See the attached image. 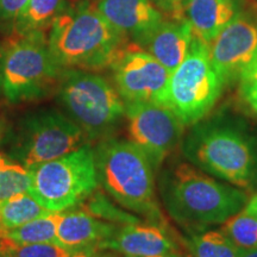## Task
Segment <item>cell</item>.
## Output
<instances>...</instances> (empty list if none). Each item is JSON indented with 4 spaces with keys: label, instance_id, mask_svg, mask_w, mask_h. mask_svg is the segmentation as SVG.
<instances>
[{
    "label": "cell",
    "instance_id": "23",
    "mask_svg": "<svg viewBox=\"0 0 257 257\" xmlns=\"http://www.w3.org/2000/svg\"><path fill=\"white\" fill-rule=\"evenodd\" d=\"M31 174L27 167L0 155V204L19 193L29 192Z\"/></svg>",
    "mask_w": 257,
    "mask_h": 257
},
{
    "label": "cell",
    "instance_id": "31",
    "mask_svg": "<svg viewBox=\"0 0 257 257\" xmlns=\"http://www.w3.org/2000/svg\"><path fill=\"white\" fill-rule=\"evenodd\" d=\"M130 257V256H125ZM141 257H181L178 252H170V253H162V255H152V256H141Z\"/></svg>",
    "mask_w": 257,
    "mask_h": 257
},
{
    "label": "cell",
    "instance_id": "12",
    "mask_svg": "<svg viewBox=\"0 0 257 257\" xmlns=\"http://www.w3.org/2000/svg\"><path fill=\"white\" fill-rule=\"evenodd\" d=\"M114 87L126 102L165 105L170 72L136 44L128 46L111 66Z\"/></svg>",
    "mask_w": 257,
    "mask_h": 257
},
{
    "label": "cell",
    "instance_id": "35",
    "mask_svg": "<svg viewBox=\"0 0 257 257\" xmlns=\"http://www.w3.org/2000/svg\"><path fill=\"white\" fill-rule=\"evenodd\" d=\"M3 135H4V126H3V124L0 123V143H2L3 141Z\"/></svg>",
    "mask_w": 257,
    "mask_h": 257
},
{
    "label": "cell",
    "instance_id": "20",
    "mask_svg": "<svg viewBox=\"0 0 257 257\" xmlns=\"http://www.w3.org/2000/svg\"><path fill=\"white\" fill-rule=\"evenodd\" d=\"M61 214L62 212H49L16 229L5 231L0 234V238H6L16 244L57 243V226Z\"/></svg>",
    "mask_w": 257,
    "mask_h": 257
},
{
    "label": "cell",
    "instance_id": "9",
    "mask_svg": "<svg viewBox=\"0 0 257 257\" xmlns=\"http://www.w3.org/2000/svg\"><path fill=\"white\" fill-rule=\"evenodd\" d=\"M223 88L212 67L208 46L194 37L187 56L170 73L165 105L185 126H192L206 118L220 98Z\"/></svg>",
    "mask_w": 257,
    "mask_h": 257
},
{
    "label": "cell",
    "instance_id": "7",
    "mask_svg": "<svg viewBox=\"0 0 257 257\" xmlns=\"http://www.w3.org/2000/svg\"><path fill=\"white\" fill-rule=\"evenodd\" d=\"M29 170V193L50 212H63L78 206L95 193L99 186L94 148L88 143Z\"/></svg>",
    "mask_w": 257,
    "mask_h": 257
},
{
    "label": "cell",
    "instance_id": "8",
    "mask_svg": "<svg viewBox=\"0 0 257 257\" xmlns=\"http://www.w3.org/2000/svg\"><path fill=\"white\" fill-rule=\"evenodd\" d=\"M61 73L44 34L17 36L3 50L2 92L12 104L37 100L49 94L57 87Z\"/></svg>",
    "mask_w": 257,
    "mask_h": 257
},
{
    "label": "cell",
    "instance_id": "3",
    "mask_svg": "<svg viewBox=\"0 0 257 257\" xmlns=\"http://www.w3.org/2000/svg\"><path fill=\"white\" fill-rule=\"evenodd\" d=\"M128 38L87 3L67 8L51 24L48 48L61 69L108 68L128 47Z\"/></svg>",
    "mask_w": 257,
    "mask_h": 257
},
{
    "label": "cell",
    "instance_id": "32",
    "mask_svg": "<svg viewBox=\"0 0 257 257\" xmlns=\"http://www.w3.org/2000/svg\"><path fill=\"white\" fill-rule=\"evenodd\" d=\"M0 257H15L12 253H10L8 250L4 249V246L0 244Z\"/></svg>",
    "mask_w": 257,
    "mask_h": 257
},
{
    "label": "cell",
    "instance_id": "24",
    "mask_svg": "<svg viewBox=\"0 0 257 257\" xmlns=\"http://www.w3.org/2000/svg\"><path fill=\"white\" fill-rule=\"evenodd\" d=\"M0 244L15 257H72L73 251L57 243L16 244L0 238Z\"/></svg>",
    "mask_w": 257,
    "mask_h": 257
},
{
    "label": "cell",
    "instance_id": "30",
    "mask_svg": "<svg viewBox=\"0 0 257 257\" xmlns=\"http://www.w3.org/2000/svg\"><path fill=\"white\" fill-rule=\"evenodd\" d=\"M244 208L248 212H250L252 216H255L257 218V194L252 195L251 198H249V200L246 202Z\"/></svg>",
    "mask_w": 257,
    "mask_h": 257
},
{
    "label": "cell",
    "instance_id": "15",
    "mask_svg": "<svg viewBox=\"0 0 257 257\" xmlns=\"http://www.w3.org/2000/svg\"><path fill=\"white\" fill-rule=\"evenodd\" d=\"M193 38L191 25L184 17L172 21L163 19L138 47L155 57L172 73L187 56Z\"/></svg>",
    "mask_w": 257,
    "mask_h": 257
},
{
    "label": "cell",
    "instance_id": "25",
    "mask_svg": "<svg viewBox=\"0 0 257 257\" xmlns=\"http://www.w3.org/2000/svg\"><path fill=\"white\" fill-rule=\"evenodd\" d=\"M91 201H89L87 210L93 216L100 218L102 220H108L110 223H121V224H131L141 221L140 218L133 216L127 212H121L117 210L113 205H111L102 195L93 194L91 195Z\"/></svg>",
    "mask_w": 257,
    "mask_h": 257
},
{
    "label": "cell",
    "instance_id": "10",
    "mask_svg": "<svg viewBox=\"0 0 257 257\" xmlns=\"http://www.w3.org/2000/svg\"><path fill=\"white\" fill-rule=\"evenodd\" d=\"M125 119L128 140L159 169L179 146L185 125L168 106L152 101L126 102Z\"/></svg>",
    "mask_w": 257,
    "mask_h": 257
},
{
    "label": "cell",
    "instance_id": "33",
    "mask_svg": "<svg viewBox=\"0 0 257 257\" xmlns=\"http://www.w3.org/2000/svg\"><path fill=\"white\" fill-rule=\"evenodd\" d=\"M240 257H257V249L250 250V251H244V252H242Z\"/></svg>",
    "mask_w": 257,
    "mask_h": 257
},
{
    "label": "cell",
    "instance_id": "4",
    "mask_svg": "<svg viewBox=\"0 0 257 257\" xmlns=\"http://www.w3.org/2000/svg\"><path fill=\"white\" fill-rule=\"evenodd\" d=\"M98 181L110 197L133 213L166 224L155 188V169L130 140L107 137L94 148Z\"/></svg>",
    "mask_w": 257,
    "mask_h": 257
},
{
    "label": "cell",
    "instance_id": "1",
    "mask_svg": "<svg viewBox=\"0 0 257 257\" xmlns=\"http://www.w3.org/2000/svg\"><path fill=\"white\" fill-rule=\"evenodd\" d=\"M182 153L193 166L245 191L257 182V135L239 118L214 115L192 125Z\"/></svg>",
    "mask_w": 257,
    "mask_h": 257
},
{
    "label": "cell",
    "instance_id": "29",
    "mask_svg": "<svg viewBox=\"0 0 257 257\" xmlns=\"http://www.w3.org/2000/svg\"><path fill=\"white\" fill-rule=\"evenodd\" d=\"M102 251L104 250L98 248L76 250V251H73L72 257H113L110 253H105Z\"/></svg>",
    "mask_w": 257,
    "mask_h": 257
},
{
    "label": "cell",
    "instance_id": "21",
    "mask_svg": "<svg viewBox=\"0 0 257 257\" xmlns=\"http://www.w3.org/2000/svg\"><path fill=\"white\" fill-rule=\"evenodd\" d=\"M192 257H240L237 248L220 230H205L187 239Z\"/></svg>",
    "mask_w": 257,
    "mask_h": 257
},
{
    "label": "cell",
    "instance_id": "26",
    "mask_svg": "<svg viewBox=\"0 0 257 257\" xmlns=\"http://www.w3.org/2000/svg\"><path fill=\"white\" fill-rule=\"evenodd\" d=\"M239 93L249 110L257 117V67L239 80Z\"/></svg>",
    "mask_w": 257,
    "mask_h": 257
},
{
    "label": "cell",
    "instance_id": "17",
    "mask_svg": "<svg viewBox=\"0 0 257 257\" xmlns=\"http://www.w3.org/2000/svg\"><path fill=\"white\" fill-rule=\"evenodd\" d=\"M182 17L194 37L210 44L237 14L236 0H184Z\"/></svg>",
    "mask_w": 257,
    "mask_h": 257
},
{
    "label": "cell",
    "instance_id": "18",
    "mask_svg": "<svg viewBox=\"0 0 257 257\" xmlns=\"http://www.w3.org/2000/svg\"><path fill=\"white\" fill-rule=\"evenodd\" d=\"M68 8L67 0H29L21 15L15 19L17 36L44 34L54 21Z\"/></svg>",
    "mask_w": 257,
    "mask_h": 257
},
{
    "label": "cell",
    "instance_id": "2",
    "mask_svg": "<svg viewBox=\"0 0 257 257\" xmlns=\"http://www.w3.org/2000/svg\"><path fill=\"white\" fill-rule=\"evenodd\" d=\"M163 206L180 226L205 231L221 225L249 200L244 189L214 178L192 163L179 162L160 178Z\"/></svg>",
    "mask_w": 257,
    "mask_h": 257
},
{
    "label": "cell",
    "instance_id": "34",
    "mask_svg": "<svg viewBox=\"0 0 257 257\" xmlns=\"http://www.w3.org/2000/svg\"><path fill=\"white\" fill-rule=\"evenodd\" d=\"M2 61H3V50H0V93H2Z\"/></svg>",
    "mask_w": 257,
    "mask_h": 257
},
{
    "label": "cell",
    "instance_id": "37",
    "mask_svg": "<svg viewBox=\"0 0 257 257\" xmlns=\"http://www.w3.org/2000/svg\"><path fill=\"white\" fill-rule=\"evenodd\" d=\"M256 23H257V21H256Z\"/></svg>",
    "mask_w": 257,
    "mask_h": 257
},
{
    "label": "cell",
    "instance_id": "14",
    "mask_svg": "<svg viewBox=\"0 0 257 257\" xmlns=\"http://www.w3.org/2000/svg\"><path fill=\"white\" fill-rule=\"evenodd\" d=\"M95 8L136 46L165 19L152 0H98Z\"/></svg>",
    "mask_w": 257,
    "mask_h": 257
},
{
    "label": "cell",
    "instance_id": "36",
    "mask_svg": "<svg viewBox=\"0 0 257 257\" xmlns=\"http://www.w3.org/2000/svg\"><path fill=\"white\" fill-rule=\"evenodd\" d=\"M0 233H2V231H0Z\"/></svg>",
    "mask_w": 257,
    "mask_h": 257
},
{
    "label": "cell",
    "instance_id": "22",
    "mask_svg": "<svg viewBox=\"0 0 257 257\" xmlns=\"http://www.w3.org/2000/svg\"><path fill=\"white\" fill-rule=\"evenodd\" d=\"M220 231L240 251L257 249V218L245 208L225 220Z\"/></svg>",
    "mask_w": 257,
    "mask_h": 257
},
{
    "label": "cell",
    "instance_id": "5",
    "mask_svg": "<svg viewBox=\"0 0 257 257\" xmlns=\"http://www.w3.org/2000/svg\"><path fill=\"white\" fill-rule=\"evenodd\" d=\"M57 100L88 141L112 137L125 117V102L114 86L89 70L63 69Z\"/></svg>",
    "mask_w": 257,
    "mask_h": 257
},
{
    "label": "cell",
    "instance_id": "27",
    "mask_svg": "<svg viewBox=\"0 0 257 257\" xmlns=\"http://www.w3.org/2000/svg\"><path fill=\"white\" fill-rule=\"evenodd\" d=\"M29 0H0V19L14 21L21 15Z\"/></svg>",
    "mask_w": 257,
    "mask_h": 257
},
{
    "label": "cell",
    "instance_id": "16",
    "mask_svg": "<svg viewBox=\"0 0 257 257\" xmlns=\"http://www.w3.org/2000/svg\"><path fill=\"white\" fill-rule=\"evenodd\" d=\"M118 225L102 220L85 211H68L61 214L57 226V244L70 251L98 248L112 236Z\"/></svg>",
    "mask_w": 257,
    "mask_h": 257
},
{
    "label": "cell",
    "instance_id": "6",
    "mask_svg": "<svg viewBox=\"0 0 257 257\" xmlns=\"http://www.w3.org/2000/svg\"><path fill=\"white\" fill-rule=\"evenodd\" d=\"M87 142L81 128L55 108L29 112L3 136L8 157L27 168L62 157Z\"/></svg>",
    "mask_w": 257,
    "mask_h": 257
},
{
    "label": "cell",
    "instance_id": "28",
    "mask_svg": "<svg viewBox=\"0 0 257 257\" xmlns=\"http://www.w3.org/2000/svg\"><path fill=\"white\" fill-rule=\"evenodd\" d=\"M184 0H155V3L161 9L174 16V18H180L181 16V5Z\"/></svg>",
    "mask_w": 257,
    "mask_h": 257
},
{
    "label": "cell",
    "instance_id": "19",
    "mask_svg": "<svg viewBox=\"0 0 257 257\" xmlns=\"http://www.w3.org/2000/svg\"><path fill=\"white\" fill-rule=\"evenodd\" d=\"M49 212L29 192L19 193L0 204V231L16 229Z\"/></svg>",
    "mask_w": 257,
    "mask_h": 257
},
{
    "label": "cell",
    "instance_id": "11",
    "mask_svg": "<svg viewBox=\"0 0 257 257\" xmlns=\"http://www.w3.org/2000/svg\"><path fill=\"white\" fill-rule=\"evenodd\" d=\"M208 46V54L223 86L239 80L257 67V23L237 12Z\"/></svg>",
    "mask_w": 257,
    "mask_h": 257
},
{
    "label": "cell",
    "instance_id": "13",
    "mask_svg": "<svg viewBox=\"0 0 257 257\" xmlns=\"http://www.w3.org/2000/svg\"><path fill=\"white\" fill-rule=\"evenodd\" d=\"M98 249L141 257L176 252L178 245L166 224L141 220L118 226L112 236L99 244Z\"/></svg>",
    "mask_w": 257,
    "mask_h": 257
}]
</instances>
